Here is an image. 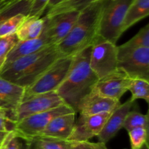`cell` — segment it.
Listing matches in <instances>:
<instances>
[{
	"instance_id": "obj_18",
	"label": "cell",
	"mask_w": 149,
	"mask_h": 149,
	"mask_svg": "<svg viewBox=\"0 0 149 149\" xmlns=\"http://www.w3.org/2000/svg\"><path fill=\"white\" fill-rule=\"evenodd\" d=\"M45 29L43 17L26 16V19L16 32L19 41H27L39 37Z\"/></svg>"
},
{
	"instance_id": "obj_36",
	"label": "cell",
	"mask_w": 149,
	"mask_h": 149,
	"mask_svg": "<svg viewBox=\"0 0 149 149\" xmlns=\"http://www.w3.org/2000/svg\"><path fill=\"white\" fill-rule=\"evenodd\" d=\"M22 0H10V2H9V6L13 5V4H16V3L19 2V1H21Z\"/></svg>"
},
{
	"instance_id": "obj_8",
	"label": "cell",
	"mask_w": 149,
	"mask_h": 149,
	"mask_svg": "<svg viewBox=\"0 0 149 149\" xmlns=\"http://www.w3.org/2000/svg\"><path fill=\"white\" fill-rule=\"evenodd\" d=\"M63 104V101L56 91L31 96L21 102L13 113L11 120L15 125L27 116L56 109Z\"/></svg>"
},
{
	"instance_id": "obj_24",
	"label": "cell",
	"mask_w": 149,
	"mask_h": 149,
	"mask_svg": "<svg viewBox=\"0 0 149 149\" xmlns=\"http://www.w3.org/2000/svg\"><path fill=\"white\" fill-rule=\"evenodd\" d=\"M138 127L148 130V114H143L138 111H130L125 118L123 128L128 132Z\"/></svg>"
},
{
	"instance_id": "obj_16",
	"label": "cell",
	"mask_w": 149,
	"mask_h": 149,
	"mask_svg": "<svg viewBox=\"0 0 149 149\" xmlns=\"http://www.w3.org/2000/svg\"><path fill=\"white\" fill-rule=\"evenodd\" d=\"M25 87L0 77V109L10 112V118L23 100Z\"/></svg>"
},
{
	"instance_id": "obj_2",
	"label": "cell",
	"mask_w": 149,
	"mask_h": 149,
	"mask_svg": "<svg viewBox=\"0 0 149 149\" xmlns=\"http://www.w3.org/2000/svg\"><path fill=\"white\" fill-rule=\"evenodd\" d=\"M103 0H98L81 11L66 37L56 45L60 58L74 56L93 45L98 35Z\"/></svg>"
},
{
	"instance_id": "obj_4",
	"label": "cell",
	"mask_w": 149,
	"mask_h": 149,
	"mask_svg": "<svg viewBox=\"0 0 149 149\" xmlns=\"http://www.w3.org/2000/svg\"><path fill=\"white\" fill-rule=\"evenodd\" d=\"M133 0H103L98 35L116 44L122 32V25Z\"/></svg>"
},
{
	"instance_id": "obj_13",
	"label": "cell",
	"mask_w": 149,
	"mask_h": 149,
	"mask_svg": "<svg viewBox=\"0 0 149 149\" xmlns=\"http://www.w3.org/2000/svg\"><path fill=\"white\" fill-rule=\"evenodd\" d=\"M120 104V100L101 95L93 89L80 102L77 112L84 116L113 112Z\"/></svg>"
},
{
	"instance_id": "obj_38",
	"label": "cell",
	"mask_w": 149,
	"mask_h": 149,
	"mask_svg": "<svg viewBox=\"0 0 149 149\" xmlns=\"http://www.w3.org/2000/svg\"><path fill=\"white\" fill-rule=\"evenodd\" d=\"M0 1H2V2L5 3V4L9 7V2H10V0H0Z\"/></svg>"
},
{
	"instance_id": "obj_10",
	"label": "cell",
	"mask_w": 149,
	"mask_h": 149,
	"mask_svg": "<svg viewBox=\"0 0 149 149\" xmlns=\"http://www.w3.org/2000/svg\"><path fill=\"white\" fill-rule=\"evenodd\" d=\"M79 15V12L61 13L52 17H43L45 30L50 45H57L70 33Z\"/></svg>"
},
{
	"instance_id": "obj_35",
	"label": "cell",
	"mask_w": 149,
	"mask_h": 149,
	"mask_svg": "<svg viewBox=\"0 0 149 149\" xmlns=\"http://www.w3.org/2000/svg\"><path fill=\"white\" fill-rule=\"evenodd\" d=\"M21 149H32V147H31V146L30 143L26 142L25 143L24 146L22 145Z\"/></svg>"
},
{
	"instance_id": "obj_33",
	"label": "cell",
	"mask_w": 149,
	"mask_h": 149,
	"mask_svg": "<svg viewBox=\"0 0 149 149\" xmlns=\"http://www.w3.org/2000/svg\"><path fill=\"white\" fill-rule=\"evenodd\" d=\"M7 7H8V6H7L5 3L2 2V1H0V13L4 12Z\"/></svg>"
},
{
	"instance_id": "obj_17",
	"label": "cell",
	"mask_w": 149,
	"mask_h": 149,
	"mask_svg": "<svg viewBox=\"0 0 149 149\" xmlns=\"http://www.w3.org/2000/svg\"><path fill=\"white\" fill-rule=\"evenodd\" d=\"M49 45H49L45 30L43 31L42 35L36 39L27 41H19L7 55L4 66L11 63L12 62L18 58L34 53Z\"/></svg>"
},
{
	"instance_id": "obj_7",
	"label": "cell",
	"mask_w": 149,
	"mask_h": 149,
	"mask_svg": "<svg viewBox=\"0 0 149 149\" xmlns=\"http://www.w3.org/2000/svg\"><path fill=\"white\" fill-rule=\"evenodd\" d=\"M90 68L97 78H103L118 68V47L97 35L92 45Z\"/></svg>"
},
{
	"instance_id": "obj_22",
	"label": "cell",
	"mask_w": 149,
	"mask_h": 149,
	"mask_svg": "<svg viewBox=\"0 0 149 149\" xmlns=\"http://www.w3.org/2000/svg\"><path fill=\"white\" fill-rule=\"evenodd\" d=\"M26 16L24 13H17L0 20V38L16 33Z\"/></svg>"
},
{
	"instance_id": "obj_20",
	"label": "cell",
	"mask_w": 149,
	"mask_h": 149,
	"mask_svg": "<svg viewBox=\"0 0 149 149\" xmlns=\"http://www.w3.org/2000/svg\"><path fill=\"white\" fill-rule=\"evenodd\" d=\"M98 0H66L58 5L47 10L45 17H52L61 13L81 12Z\"/></svg>"
},
{
	"instance_id": "obj_31",
	"label": "cell",
	"mask_w": 149,
	"mask_h": 149,
	"mask_svg": "<svg viewBox=\"0 0 149 149\" xmlns=\"http://www.w3.org/2000/svg\"><path fill=\"white\" fill-rule=\"evenodd\" d=\"M13 126L14 123L10 118V112L0 109V132H10Z\"/></svg>"
},
{
	"instance_id": "obj_34",
	"label": "cell",
	"mask_w": 149,
	"mask_h": 149,
	"mask_svg": "<svg viewBox=\"0 0 149 149\" xmlns=\"http://www.w3.org/2000/svg\"><path fill=\"white\" fill-rule=\"evenodd\" d=\"M9 132H0V145Z\"/></svg>"
},
{
	"instance_id": "obj_25",
	"label": "cell",
	"mask_w": 149,
	"mask_h": 149,
	"mask_svg": "<svg viewBox=\"0 0 149 149\" xmlns=\"http://www.w3.org/2000/svg\"><path fill=\"white\" fill-rule=\"evenodd\" d=\"M28 143H30L32 149H70L71 148L69 141L51 138H36Z\"/></svg>"
},
{
	"instance_id": "obj_15",
	"label": "cell",
	"mask_w": 149,
	"mask_h": 149,
	"mask_svg": "<svg viewBox=\"0 0 149 149\" xmlns=\"http://www.w3.org/2000/svg\"><path fill=\"white\" fill-rule=\"evenodd\" d=\"M76 113L61 115L54 118L37 138L67 141L75 125Z\"/></svg>"
},
{
	"instance_id": "obj_9",
	"label": "cell",
	"mask_w": 149,
	"mask_h": 149,
	"mask_svg": "<svg viewBox=\"0 0 149 149\" xmlns=\"http://www.w3.org/2000/svg\"><path fill=\"white\" fill-rule=\"evenodd\" d=\"M118 68L130 78L149 81V48H137L124 52L118 51Z\"/></svg>"
},
{
	"instance_id": "obj_21",
	"label": "cell",
	"mask_w": 149,
	"mask_h": 149,
	"mask_svg": "<svg viewBox=\"0 0 149 149\" xmlns=\"http://www.w3.org/2000/svg\"><path fill=\"white\" fill-rule=\"evenodd\" d=\"M141 47L149 48V24L143 27L128 42L118 47V51L124 52Z\"/></svg>"
},
{
	"instance_id": "obj_28",
	"label": "cell",
	"mask_w": 149,
	"mask_h": 149,
	"mask_svg": "<svg viewBox=\"0 0 149 149\" xmlns=\"http://www.w3.org/2000/svg\"><path fill=\"white\" fill-rule=\"evenodd\" d=\"M22 145L20 138L13 131H10L3 140L0 145V149H21Z\"/></svg>"
},
{
	"instance_id": "obj_29",
	"label": "cell",
	"mask_w": 149,
	"mask_h": 149,
	"mask_svg": "<svg viewBox=\"0 0 149 149\" xmlns=\"http://www.w3.org/2000/svg\"><path fill=\"white\" fill-rule=\"evenodd\" d=\"M49 1V0H33L28 13V16L41 17L46 10Z\"/></svg>"
},
{
	"instance_id": "obj_5",
	"label": "cell",
	"mask_w": 149,
	"mask_h": 149,
	"mask_svg": "<svg viewBox=\"0 0 149 149\" xmlns=\"http://www.w3.org/2000/svg\"><path fill=\"white\" fill-rule=\"evenodd\" d=\"M72 113L76 112L67 105L63 104L56 109L31 115L21 119L15 124L12 131L25 142H31L39 137L54 118Z\"/></svg>"
},
{
	"instance_id": "obj_26",
	"label": "cell",
	"mask_w": 149,
	"mask_h": 149,
	"mask_svg": "<svg viewBox=\"0 0 149 149\" xmlns=\"http://www.w3.org/2000/svg\"><path fill=\"white\" fill-rule=\"evenodd\" d=\"M18 42L16 33L0 38V71L5 63L8 54Z\"/></svg>"
},
{
	"instance_id": "obj_23",
	"label": "cell",
	"mask_w": 149,
	"mask_h": 149,
	"mask_svg": "<svg viewBox=\"0 0 149 149\" xmlns=\"http://www.w3.org/2000/svg\"><path fill=\"white\" fill-rule=\"evenodd\" d=\"M128 91L132 95L130 98L132 101L142 99L147 103H149V81L143 79H132Z\"/></svg>"
},
{
	"instance_id": "obj_6",
	"label": "cell",
	"mask_w": 149,
	"mask_h": 149,
	"mask_svg": "<svg viewBox=\"0 0 149 149\" xmlns=\"http://www.w3.org/2000/svg\"><path fill=\"white\" fill-rule=\"evenodd\" d=\"M72 61L73 56L58 58L31 85L25 88L23 100L31 96L56 91L68 74Z\"/></svg>"
},
{
	"instance_id": "obj_30",
	"label": "cell",
	"mask_w": 149,
	"mask_h": 149,
	"mask_svg": "<svg viewBox=\"0 0 149 149\" xmlns=\"http://www.w3.org/2000/svg\"><path fill=\"white\" fill-rule=\"evenodd\" d=\"M70 149H108L106 143L101 142L91 143L89 141H73Z\"/></svg>"
},
{
	"instance_id": "obj_1",
	"label": "cell",
	"mask_w": 149,
	"mask_h": 149,
	"mask_svg": "<svg viewBox=\"0 0 149 149\" xmlns=\"http://www.w3.org/2000/svg\"><path fill=\"white\" fill-rule=\"evenodd\" d=\"M91 48L90 45L73 56L68 74L56 90L64 104L76 113L80 102L93 90L99 79L90 68Z\"/></svg>"
},
{
	"instance_id": "obj_37",
	"label": "cell",
	"mask_w": 149,
	"mask_h": 149,
	"mask_svg": "<svg viewBox=\"0 0 149 149\" xmlns=\"http://www.w3.org/2000/svg\"><path fill=\"white\" fill-rule=\"evenodd\" d=\"M140 149H149V146H148V143H146L145 144H144L143 146L142 147H141Z\"/></svg>"
},
{
	"instance_id": "obj_11",
	"label": "cell",
	"mask_w": 149,
	"mask_h": 149,
	"mask_svg": "<svg viewBox=\"0 0 149 149\" xmlns=\"http://www.w3.org/2000/svg\"><path fill=\"white\" fill-rule=\"evenodd\" d=\"M111 113L107 112L91 116L80 115L67 141H88L93 137L97 136Z\"/></svg>"
},
{
	"instance_id": "obj_27",
	"label": "cell",
	"mask_w": 149,
	"mask_h": 149,
	"mask_svg": "<svg viewBox=\"0 0 149 149\" xmlns=\"http://www.w3.org/2000/svg\"><path fill=\"white\" fill-rule=\"evenodd\" d=\"M130 141L131 149H140L148 142V130L138 127L128 131Z\"/></svg>"
},
{
	"instance_id": "obj_32",
	"label": "cell",
	"mask_w": 149,
	"mask_h": 149,
	"mask_svg": "<svg viewBox=\"0 0 149 149\" xmlns=\"http://www.w3.org/2000/svg\"><path fill=\"white\" fill-rule=\"evenodd\" d=\"M65 1H66V0H49V1L47 4V6L46 10H49V9L58 5L59 4H61V3Z\"/></svg>"
},
{
	"instance_id": "obj_19",
	"label": "cell",
	"mask_w": 149,
	"mask_h": 149,
	"mask_svg": "<svg viewBox=\"0 0 149 149\" xmlns=\"http://www.w3.org/2000/svg\"><path fill=\"white\" fill-rule=\"evenodd\" d=\"M149 15V0H133L128 8L122 25V32Z\"/></svg>"
},
{
	"instance_id": "obj_3",
	"label": "cell",
	"mask_w": 149,
	"mask_h": 149,
	"mask_svg": "<svg viewBox=\"0 0 149 149\" xmlns=\"http://www.w3.org/2000/svg\"><path fill=\"white\" fill-rule=\"evenodd\" d=\"M59 58L56 45H49L4 66L0 71V77L26 88Z\"/></svg>"
},
{
	"instance_id": "obj_14",
	"label": "cell",
	"mask_w": 149,
	"mask_h": 149,
	"mask_svg": "<svg viewBox=\"0 0 149 149\" xmlns=\"http://www.w3.org/2000/svg\"><path fill=\"white\" fill-rule=\"evenodd\" d=\"M133 104L134 102L129 99L123 104L119 105L112 112L102 130L97 136L99 142L106 143L123 128L125 118L131 111Z\"/></svg>"
},
{
	"instance_id": "obj_12",
	"label": "cell",
	"mask_w": 149,
	"mask_h": 149,
	"mask_svg": "<svg viewBox=\"0 0 149 149\" xmlns=\"http://www.w3.org/2000/svg\"><path fill=\"white\" fill-rule=\"evenodd\" d=\"M131 81L132 78L117 68L111 74L98 79L93 90L105 97L120 100L123 95L128 91Z\"/></svg>"
},
{
	"instance_id": "obj_39",
	"label": "cell",
	"mask_w": 149,
	"mask_h": 149,
	"mask_svg": "<svg viewBox=\"0 0 149 149\" xmlns=\"http://www.w3.org/2000/svg\"><path fill=\"white\" fill-rule=\"evenodd\" d=\"M4 20V19H1V18H0V20Z\"/></svg>"
}]
</instances>
